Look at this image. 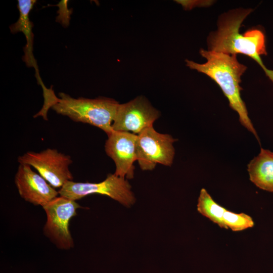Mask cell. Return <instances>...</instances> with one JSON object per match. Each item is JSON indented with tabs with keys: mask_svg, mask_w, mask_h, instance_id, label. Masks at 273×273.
<instances>
[{
	"mask_svg": "<svg viewBox=\"0 0 273 273\" xmlns=\"http://www.w3.org/2000/svg\"><path fill=\"white\" fill-rule=\"evenodd\" d=\"M200 53L206 59L205 63L200 64L186 60L187 66L206 74L217 83L228 100L230 107L238 114L241 124L251 132L260 144L259 136L249 117L245 103L241 97L242 88L240 83L247 67L238 61L236 55L202 49Z\"/></svg>",
	"mask_w": 273,
	"mask_h": 273,
	"instance_id": "2",
	"label": "cell"
},
{
	"mask_svg": "<svg viewBox=\"0 0 273 273\" xmlns=\"http://www.w3.org/2000/svg\"><path fill=\"white\" fill-rule=\"evenodd\" d=\"M137 135V161L142 170H152L158 164L172 165L175 154L173 143L176 139L169 134L158 132L153 126Z\"/></svg>",
	"mask_w": 273,
	"mask_h": 273,
	"instance_id": "6",
	"label": "cell"
},
{
	"mask_svg": "<svg viewBox=\"0 0 273 273\" xmlns=\"http://www.w3.org/2000/svg\"><path fill=\"white\" fill-rule=\"evenodd\" d=\"M197 206V210L201 214L220 228L226 229L223 219L226 209L217 204L204 188L200 191Z\"/></svg>",
	"mask_w": 273,
	"mask_h": 273,
	"instance_id": "13",
	"label": "cell"
},
{
	"mask_svg": "<svg viewBox=\"0 0 273 273\" xmlns=\"http://www.w3.org/2000/svg\"><path fill=\"white\" fill-rule=\"evenodd\" d=\"M19 195L26 201L42 207L59 194L39 173L28 164H20L15 176Z\"/></svg>",
	"mask_w": 273,
	"mask_h": 273,
	"instance_id": "10",
	"label": "cell"
},
{
	"mask_svg": "<svg viewBox=\"0 0 273 273\" xmlns=\"http://www.w3.org/2000/svg\"><path fill=\"white\" fill-rule=\"evenodd\" d=\"M18 162L33 167L54 188H61L73 178L69 169L72 163L71 156L55 149L48 148L39 152H27L18 157Z\"/></svg>",
	"mask_w": 273,
	"mask_h": 273,
	"instance_id": "5",
	"label": "cell"
},
{
	"mask_svg": "<svg viewBox=\"0 0 273 273\" xmlns=\"http://www.w3.org/2000/svg\"><path fill=\"white\" fill-rule=\"evenodd\" d=\"M59 96L51 107L58 114L97 127L107 134L113 131L112 125L119 105L116 101L107 98H73L64 93Z\"/></svg>",
	"mask_w": 273,
	"mask_h": 273,
	"instance_id": "3",
	"label": "cell"
},
{
	"mask_svg": "<svg viewBox=\"0 0 273 273\" xmlns=\"http://www.w3.org/2000/svg\"><path fill=\"white\" fill-rule=\"evenodd\" d=\"M107 135L105 150L107 155L114 162V174L122 178H132L133 163L137 161V134L113 130Z\"/></svg>",
	"mask_w": 273,
	"mask_h": 273,
	"instance_id": "9",
	"label": "cell"
},
{
	"mask_svg": "<svg viewBox=\"0 0 273 273\" xmlns=\"http://www.w3.org/2000/svg\"><path fill=\"white\" fill-rule=\"evenodd\" d=\"M226 229L238 232L252 228L254 222L252 217L244 213H236L226 209L223 215Z\"/></svg>",
	"mask_w": 273,
	"mask_h": 273,
	"instance_id": "14",
	"label": "cell"
},
{
	"mask_svg": "<svg viewBox=\"0 0 273 273\" xmlns=\"http://www.w3.org/2000/svg\"><path fill=\"white\" fill-rule=\"evenodd\" d=\"M128 181L114 173L109 174L99 183H80L70 180L58 191L60 196L76 201L91 194L106 195L123 205L129 207L135 202Z\"/></svg>",
	"mask_w": 273,
	"mask_h": 273,
	"instance_id": "4",
	"label": "cell"
},
{
	"mask_svg": "<svg viewBox=\"0 0 273 273\" xmlns=\"http://www.w3.org/2000/svg\"><path fill=\"white\" fill-rule=\"evenodd\" d=\"M158 111L143 97L119 104L112 125V130L138 134L152 126L159 117Z\"/></svg>",
	"mask_w": 273,
	"mask_h": 273,
	"instance_id": "8",
	"label": "cell"
},
{
	"mask_svg": "<svg viewBox=\"0 0 273 273\" xmlns=\"http://www.w3.org/2000/svg\"><path fill=\"white\" fill-rule=\"evenodd\" d=\"M80 207L75 201L60 196L43 207L47 215L43 232L58 248L67 250L73 247L69 224Z\"/></svg>",
	"mask_w": 273,
	"mask_h": 273,
	"instance_id": "7",
	"label": "cell"
},
{
	"mask_svg": "<svg viewBox=\"0 0 273 273\" xmlns=\"http://www.w3.org/2000/svg\"><path fill=\"white\" fill-rule=\"evenodd\" d=\"M35 0H19L18 8L19 17L17 21L10 26L12 33L22 32L25 36L27 43L24 48L25 55L23 60L28 66L35 68L36 72H38L36 62L32 54L33 34L32 32L33 23L30 21L29 14L34 5Z\"/></svg>",
	"mask_w": 273,
	"mask_h": 273,
	"instance_id": "12",
	"label": "cell"
},
{
	"mask_svg": "<svg viewBox=\"0 0 273 273\" xmlns=\"http://www.w3.org/2000/svg\"><path fill=\"white\" fill-rule=\"evenodd\" d=\"M250 9H237L220 15L217 29L211 33L207 38L208 50L229 55L241 54L250 57L263 70L273 84V69L263 64L261 56H266L265 37L262 31L250 29L240 33L244 20L251 13Z\"/></svg>",
	"mask_w": 273,
	"mask_h": 273,
	"instance_id": "1",
	"label": "cell"
},
{
	"mask_svg": "<svg viewBox=\"0 0 273 273\" xmlns=\"http://www.w3.org/2000/svg\"><path fill=\"white\" fill-rule=\"evenodd\" d=\"M249 178L259 189L273 192V152L261 148L247 165Z\"/></svg>",
	"mask_w": 273,
	"mask_h": 273,
	"instance_id": "11",
	"label": "cell"
}]
</instances>
